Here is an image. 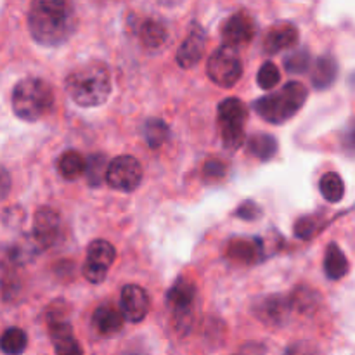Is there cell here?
<instances>
[{
    "mask_svg": "<svg viewBox=\"0 0 355 355\" xmlns=\"http://www.w3.org/2000/svg\"><path fill=\"white\" fill-rule=\"evenodd\" d=\"M75 7L66 0H37L28 12V26L35 42L45 47L66 44L76 30Z\"/></svg>",
    "mask_w": 355,
    "mask_h": 355,
    "instance_id": "1",
    "label": "cell"
},
{
    "mask_svg": "<svg viewBox=\"0 0 355 355\" xmlns=\"http://www.w3.org/2000/svg\"><path fill=\"white\" fill-rule=\"evenodd\" d=\"M33 239L42 250L52 248L62 238V224L58 211L51 207H42L35 211L33 217Z\"/></svg>",
    "mask_w": 355,
    "mask_h": 355,
    "instance_id": "11",
    "label": "cell"
},
{
    "mask_svg": "<svg viewBox=\"0 0 355 355\" xmlns=\"http://www.w3.org/2000/svg\"><path fill=\"white\" fill-rule=\"evenodd\" d=\"M347 144H349L352 149H355V127L349 132V135H347Z\"/></svg>",
    "mask_w": 355,
    "mask_h": 355,
    "instance_id": "38",
    "label": "cell"
},
{
    "mask_svg": "<svg viewBox=\"0 0 355 355\" xmlns=\"http://www.w3.org/2000/svg\"><path fill=\"white\" fill-rule=\"evenodd\" d=\"M281 80V73L279 68L274 64L272 61H267L260 66L259 75H257V83H259L260 89L263 90H270L279 83Z\"/></svg>",
    "mask_w": 355,
    "mask_h": 355,
    "instance_id": "30",
    "label": "cell"
},
{
    "mask_svg": "<svg viewBox=\"0 0 355 355\" xmlns=\"http://www.w3.org/2000/svg\"><path fill=\"white\" fill-rule=\"evenodd\" d=\"M309 97V90L300 82H288L277 92L267 94L253 103V110L269 123L281 125L291 120Z\"/></svg>",
    "mask_w": 355,
    "mask_h": 355,
    "instance_id": "4",
    "label": "cell"
},
{
    "mask_svg": "<svg viewBox=\"0 0 355 355\" xmlns=\"http://www.w3.org/2000/svg\"><path fill=\"white\" fill-rule=\"evenodd\" d=\"M121 355H149L148 350L141 345H130Z\"/></svg>",
    "mask_w": 355,
    "mask_h": 355,
    "instance_id": "37",
    "label": "cell"
},
{
    "mask_svg": "<svg viewBox=\"0 0 355 355\" xmlns=\"http://www.w3.org/2000/svg\"><path fill=\"white\" fill-rule=\"evenodd\" d=\"M12 111L23 121H38L54 106V92L45 80L28 76L12 90Z\"/></svg>",
    "mask_w": 355,
    "mask_h": 355,
    "instance_id": "3",
    "label": "cell"
},
{
    "mask_svg": "<svg viewBox=\"0 0 355 355\" xmlns=\"http://www.w3.org/2000/svg\"><path fill=\"white\" fill-rule=\"evenodd\" d=\"M151 300L144 288L137 284H127L121 288L120 311L128 322H141L148 315Z\"/></svg>",
    "mask_w": 355,
    "mask_h": 355,
    "instance_id": "13",
    "label": "cell"
},
{
    "mask_svg": "<svg viewBox=\"0 0 355 355\" xmlns=\"http://www.w3.org/2000/svg\"><path fill=\"white\" fill-rule=\"evenodd\" d=\"M49 335L58 355H83L82 345L73 335V326L68 319V304L64 300L52 302L45 312Z\"/></svg>",
    "mask_w": 355,
    "mask_h": 355,
    "instance_id": "7",
    "label": "cell"
},
{
    "mask_svg": "<svg viewBox=\"0 0 355 355\" xmlns=\"http://www.w3.org/2000/svg\"><path fill=\"white\" fill-rule=\"evenodd\" d=\"M284 355H319V349L311 342H295L288 347Z\"/></svg>",
    "mask_w": 355,
    "mask_h": 355,
    "instance_id": "34",
    "label": "cell"
},
{
    "mask_svg": "<svg viewBox=\"0 0 355 355\" xmlns=\"http://www.w3.org/2000/svg\"><path fill=\"white\" fill-rule=\"evenodd\" d=\"M293 312L290 295H270L260 300L255 305V315L259 321L266 322L269 326H283L290 319Z\"/></svg>",
    "mask_w": 355,
    "mask_h": 355,
    "instance_id": "15",
    "label": "cell"
},
{
    "mask_svg": "<svg viewBox=\"0 0 355 355\" xmlns=\"http://www.w3.org/2000/svg\"><path fill=\"white\" fill-rule=\"evenodd\" d=\"M255 31L257 26L252 14L246 10H238L222 26V40H224V45L238 51L239 47H245L253 40Z\"/></svg>",
    "mask_w": 355,
    "mask_h": 355,
    "instance_id": "12",
    "label": "cell"
},
{
    "mask_svg": "<svg viewBox=\"0 0 355 355\" xmlns=\"http://www.w3.org/2000/svg\"><path fill=\"white\" fill-rule=\"evenodd\" d=\"M298 28L291 23H281L276 24L269 30V33L263 38V49L267 54H277L286 49L293 47L298 42Z\"/></svg>",
    "mask_w": 355,
    "mask_h": 355,
    "instance_id": "17",
    "label": "cell"
},
{
    "mask_svg": "<svg viewBox=\"0 0 355 355\" xmlns=\"http://www.w3.org/2000/svg\"><path fill=\"white\" fill-rule=\"evenodd\" d=\"M205 45H207V33L200 24H194L177 51V62L180 68L189 69L196 66L205 55Z\"/></svg>",
    "mask_w": 355,
    "mask_h": 355,
    "instance_id": "16",
    "label": "cell"
},
{
    "mask_svg": "<svg viewBox=\"0 0 355 355\" xmlns=\"http://www.w3.org/2000/svg\"><path fill=\"white\" fill-rule=\"evenodd\" d=\"M166 307L172 315L173 328L179 335H187L194 324L196 312V284L187 277H179L166 293Z\"/></svg>",
    "mask_w": 355,
    "mask_h": 355,
    "instance_id": "5",
    "label": "cell"
},
{
    "mask_svg": "<svg viewBox=\"0 0 355 355\" xmlns=\"http://www.w3.org/2000/svg\"><path fill=\"white\" fill-rule=\"evenodd\" d=\"M311 66V54L307 49H300V51L291 52L288 58H284V68L288 73H304L307 71Z\"/></svg>",
    "mask_w": 355,
    "mask_h": 355,
    "instance_id": "31",
    "label": "cell"
},
{
    "mask_svg": "<svg viewBox=\"0 0 355 355\" xmlns=\"http://www.w3.org/2000/svg\"><path fill=\"white\" fill-rule=\"evenodd\" d=\"M144 139L149 148H159L168 139V125L159 118H151L144 125Z\"/></svg>",
    "mask_w": 355,
    "mask_h": 355,
    "instance_id": "28",
    "label": "cell"
},
{
    "mask_svg": "<svg viewBox=\"0 0 355 355\" xmlns=\"http://www.w3.org/2000/svg\"><path fill=\"white\" fill-rule=\"evenodd\" d=\"M144 172L139 163L137 158L134 156H116L110 162V168H107L106 182L113 189L121 191V193H132L141 186V180Z\"/></svg>",
    "mask_w": 355,
    "mask_h": 355,
    "instance_id": "9",
    "label": "cell"
},
{
    "mask_svg": "<svg viewBox=\"0 0 355 355\" xmlns=\"http://www.w3.org/2000/svg\"><path fill=\"white\" fill-rule=\"evenodd\" d=\"M324 274L328 279L338 281L349 274V259L336 243H329L324 257Z\"/></svg>",
    "mask_w": 355,
    "mask_h": 355,
    "instance_id": "20",
    "label": "cell"
},
{
    "mask_svg": "<svg viewBox=\"0 0 355 355\" xmlns=\"http://www.w3.org/2000/svg\"><path fill=\"white\" fill-rule=\"evenodd\" d=\"M234 215L238 218H241V220L255 222L262 217V208H260V205H257L255 201L246 200V201H243L238 208H236Z\"/></svg>",
    "mask_w": 355,
    "mask_h": 355,
    "instance_id": "33",
    "label": "cell"
},
{
    "mask_svg": "<svg viewBox=\"0 0 355 355\" xmlns=\"http://www.w3.org/2000/svg\"><path fill=\"white\" fill-rule=\"evenodd\" d=\"M26 345L28 336L21 328H9L0 336V350L6 355H21Z\"/></svg>",
    "mask_w": 355,
    "mask_h": 355,
    "instance_id": "27",
    "label": "cell"
},
{
    "mask_svg": "<svg viewBox=\"0 0 355 355\" xmlns=\"http://www.w3.org/2000/svg\"><path fill=\"white\" fill-rule=\"evenodd\" d=\"M319 191L329 203H340L345 196V184L336 172H328L319 180Z\"/></svg>",
    "mask_w": 355,
    "mask_h": 355,
    "instance_id": "26",
    "label": "cell"
},
{
    "mask_svg": "<svg viewBox=\"0 0 355 355\" xmlns=\"http://www.w3.org/2000/svg\"><path fill=\"white\" fill-rule=\"evenodd\" d=\"M218 128L222 144L229 151H238L246 141L245 123L248 120V107L238 97H227L218 104Z\"/></svg>",
    "mask_w": 355,
    "mask_h": 355,
    "instance_id": "6",
    "label": "cell"
},
{
    "mask_svg": "<svg viewBox=\"0 0 355 355\" xmlns=\"http://www.w3.org/2000/svg\"><path fill=\"white\" fill-rule=\"evenodd\" d=\"M123 314L111 304H104L94 312L92 324L101 336H114L123 328Z\"/></svg>",
    "mask_w": 355,
    "mask_h": 355,
    "instance_id": "18",
    "label": "cell"
},
{
    "mask_svg": "<svg viewBox=\"0 0 355 355\" xmlns=\"http://www.w3.org/2000/svg\"><path fill=\"white\" fill-rule=\"evenodd\" d=\"M85 166L87 162L83 159V156L78 151H73V149L62 153L58 162L59 173L66 180H76L78 177H82V173L85 175Z\"/></svg>",
    "mask_w": 355,
    "mask_h": 355,
    "instance_id": "23",
    "label": "cell"
},
{
    "mask_svg": "<svg viewBox=\"0 0 355 355\" xmlns=\"http://www.w3.org/2000/svg\"><path fill=\"white\" fill-rule=\"evenodd\" d=\"M291 305H293V311L298 314H309V312L315 311L321 302L318 291L311 286H298L295 288L293 293L290 295Z\"/></svg>",
    "mask_w": 355,
    "mask_h": 355,
    "instance_id": "24",
    "label": "cell"
},
{
    "mask_svg": "<svg viewBox=\"0 0 355 355\" xmlns=\"http://www.w3.org/2000/svg\"><path fill=\"white\" fill-rule=\"evenodd\" d=\"M225 255L243 266H255L266 259V243L260 238H232L227 243Z\"/></svg>",
    "mask_w": 355,
    "mask_h": 355,
    "instance_id": "14",
    "label": "cell"
},
{
    "mask_svg": "<svg viewBox=\"0 0 355 355\" xmlns=\"http://www.w3.org/2000/svg\"><path fill=\"white\" fill-rule=\"evenodd\" d=\"M10 186H12V180H10V173L7 172L6 166L0 165V201L6 200L9 196Z\"/></svg>",
    "mask_w": 355,
    "mask_h": 355,
    "instance_id": "35",
    "label": "cell"
},
{
    "mask_svg": "<svg viewBox=\"0 0 355 355\" xmlns=\"http://www.w3.org/2000/svg\"><path fill=\"white\" fill-rule=\"evenodd\" d=\"M207 68L211 82L217 83L218 87H224V89L234 87L243 76L241 58H239L236 49L227 47V45H222L211 52Z\"/></svg>",
    "mask_w": 355,
    "mask_h": 355,
    "instance_id": "8",
    "label": "cell"
},
{
    "mask_svg": "<svg viewBox=\"0 0 355 355\" xmlns=\"http://www.w3.org/2000/svg\"><path fill=\"white\" fill-rule=\"evenodd\" d=\"M227 173V165L222 159L211 158L203 166V179L207 182H220Z\"/></svg>",
    "mask_w": 355,
    "mask_h": 355,
    "instance_id": "32",
    "label": "cell"
},
{
    "mask_svg": "<svg viewBox=\"0 0 355 355\" xmlns=\"http://www.w3.org/2000/svg\"><path fill=\"white\" fill-rule=\"evenodd\" d=\"M166 26L159 19H146L144 23L139 26V37H141L142 44L149 49H158L165 44L166 40Z\"/></svg>",
    "mask_w": 355,
    "mask_h": 355,
    "instance_id": "22",
    "label": "cell"
},
{
    "mask_svg": "<svg viewBox=\"0 0 355 355\" xmlns=\"http://www.w3.org/2000/svg\"><path fill=\"white\" fill-rule=\"evenodd\" d=\"M116 259V250L104 239H96L87 248V259L82 267V274L92 284H99L106 279L107 270Z\"/></svg>",
    "mask_w": 355,
    "mask_h": 355,
    "instance_id": "10",
    "label": "cell"
},
{
    "mask_svg": "<svg viewBox=\"0 0 355 355\" xmlns=\"http://www.w3.org/2000/svg\"><path fill=\"white\" fill-rule=\"evenodd\" d=\"M234 355H267V349L262 343H246Z\"/></svg>",
    "mask_w": 355,
    "mask_h": 355,
    "instance_id": "36",
    "label": "cell"
},
{
    "mask_svg": "<svg viewBox=\"0 0 355 355\" xmlns=\"http://www.w3.org/2000/svg\"><path fill=\"white\" fill-rule=\"evenodd\" d=\"M250 155L260 162H269L277 155V141L270 134H253L248 139Z\"/></svg>",
    "mask_w": 355,
    "mask_h": 355,
    "instance_id": "21",
    "label": "cell"
},
{
    "mask_svg": "<svg viewBox=\"0 0 355 355\" xmlns=\"http://www.w3.org/2000/svg\"><path fill=\"white\" fill-rule=\"evenodd\" d=\"M64 87L80 107H97L106 103L111 94L110 69L101 61L80 64L66 76Z\"/></svg>",
    "mask_w": 355,
    "mask_h": 355,
    "instance_id": "2",
    "label": "cell"
},
{
    "mask_svg": "<svg viewBox=\"0 0 355 355\" xmlns=\"http://www.w3.org/2000/svg\"><path fill=\"white\" fill-rule=\"evenodd\" d=\"M338 76V62L333 55H321L311 69V80L315 89H329Z\"/></svg>",
    "mask_w": 355,
    "mask_h": 355,
    "instance_id": "19",
    "label": "cell"
},
{
    "mask_svg": "<svg viewBox=\"0 0 355 355\" xmlns=\"http://www.w3.org/2000/svg\"><path fill=\"white\" fill-rule=\"evenodd\" d=\"M107 168H110V162H107L106 155H103V153L90 155L87 158L85 166V179L89 182V186L99 187L106 180Z\"/></svg>",
    "mask_w": 355,
    "mask_h": 355,
    "instance_id": "25",
    "label": "cell"
},
{
    "mask_svg": "<svg viewBox=\"0 0 355 355\" xmlns=\"http://www.w3.org/2000/svg\"><path fill=\"white\" fill-rule=\"evenodd\" d=\"M322 227V220L318 215H307V217L298 218L295 224V234L300 239H312Z\"/></svg>",
    "mask_w": 355,
    "mask_h": 355,
    "instance_id": "29",
    "label": "cell"
}]
</instances>
